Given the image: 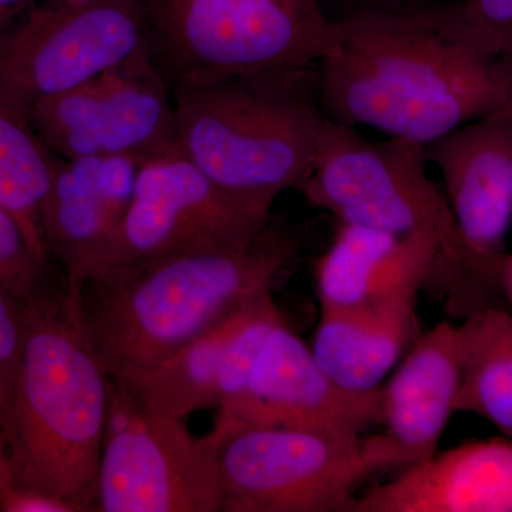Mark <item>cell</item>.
<instances>
[{"label": "cell", "instance_id": "6da1fadb", "mask_svg": "<svg viewBox=\"0 0 512 512\" xmlns=\"http://www.w3.org/2000/svg\"><path fill=\"white\" fill-rule=\"evenodd\" d=\"M318 73L326 119L423 146L512 96V67L468 45L446 6H372L333 20Z\"/></svg>", "mask_w": 512, "mask_h": 512}, {"label": "cell", "instance_id": "7a4b0ae2", "mask_svg": "<svg viewBox=\"0 0 512 512\" xmlns=\"http://www.w3.org/2000/svg\"><path fill=\"white\" fill-rule=\"evenodd\" d=\"M296 248L295 235L271 221L234 247L97 269L80 284L79 302L107 373L150 369L272 291Z\"/></svg>", "mask_w": 512, "mask_h": 512}, {"label": "cell", "instance_id": "3957f363", "mask_svg": "<svg viewBox=\"0 0 512 512\" xmlns=\"http://www.w3.org/2000/svg\"><path fill=\"white\" fill-rule=\"evenodd\" d=\"M110 375L87 333L79 286L63 272L25 301V339L2 421L15 488L89 512L109 410Z\"/></svg>", "mask_w": 512, "mask_h": 512}, {"label": "cell", "instance_id": "277c9868", "mask_svg": "<svg viewBox=\"0 0 512 512\" xmlns=\"http://www.w3.org/2000/svg\"><path fill=\"white\" fill-rule=\"evenodd\" d=\"M178 147L214 183L274 205L309 173L326 117L318 66L173 86Z\"/></svg>", "mask_w": 512, "mask_h": 512}, {"label": "cell", "instance_id": "5b68a950", "mask_svg": "<svg viewBox=\"0 0 512 512\" xmlns=\"http://www.w3.org/2000/svg\"><path fill=\"white\" fill-rule=\"evenodd\" d=\"M426 148L416 141H373L355 127L325 120L309 173L298 185L306 202L343 224L436 239L466 315L497 306L500 262L473 251L450 205L427 174ZM503 298V296H501Z\"/></svg>", "mask_w": 512, "mask_h": 512}, {"label": "cell", "instance_id": "8992f818", "mask_svg": "<svg viewBox=\"0 0 512 512\" xmlns=\"http://www.w3.org/2000/svg\"><path fill=\"white\" fill-rule=\"evenodd\" d=\"M171 87L318 66L333 20L319 0H143Z\"/></svg>", "mask_w": 512, "mask_h": 512}, {"label": "cell", "instance_id": "52a82bcc", "mask_svg": "<svg viewBox=\"0 0 512 512\" xmlns=\"http://www.w3.org/2000/svg\"><path fill=\"white\" fill-rule=\"evenodd\" d=\"M96 512H221L218 441L197 437L185 419L153 412L110 376Z\"/></svg>", "mask_w": 512, "mask_h": 512}, {"label": "cell", "instance_id": "ba28073f", "mask_svg": "<svg viewBox=\"0 0 512 512\" xmlns=\"http://www.w3.org/2000/svg\"><path fill=\"white\" fill-rule=\"evenodd\" d=\"M151 47L141 0H37L0 35V103L28 116Z\"/></svg>", "mask_w": 512, "mask_h": 512}, {"label": "cell", "instance_id": "9c48e42d", "mask_svg": "<svg viewBox=\"0 0 512 512\" xmlns=\"http://www.w3.org/2000/svg\"><path fill=\"white\" fill-rule=\"evenodd\" d=\"M271 210L224 190L180 147L171 148L140 161L130 205L90 274L104 266L234 247L264 231Z\"/></svg>", "mask_w": 512, "mask_h": 512}, {"label": "cell", "instance_id": "30bf717a", "mask_svg": "<svg viewBox=\"0 0 512 512\" xmlns=\"http://www.w3.org/2000/svg\"><path fill=\"white\" fill-rule=\"evenodd\" d=\"M221 512H352L372 476L362 439L248 427L217 434Z\"/></svg>", "mask_w": 512, "mask_h": 512}, {"label": "cell", "instance_id": "8fae6325", "mask_svg": "<svg viewBox=\"0 0 512 512\" xmlns=\"http://www.w3.org/2000/svg\"><path fill=\"white\" fill-rule=\"evenodd\" d=\"M28 119L64 160L158 156L178 146L173 87L153 47L69 92L40 101Z\"/></svg>", "mask_w": 512, "mask_h": 512}, {"label": "cell", "instance_id": "7c38bea8", "mask_svg": "<svg viewBox=\"0 0 512 512\" xmlns=\"http://www.w3.org/2000/svg\"><path fill=\"white\" fill-rule=\"evenodd\" d=\"M217 410L211 430L217 434L278 427L360 439L382 419L380 387L355 392L340 386L286 322L272 330L241 389Z\"/></svg>", "mask_w": 512, "mask_h": 512}, {"label": "cell", "instance_id": "4fadbf2b", "mask_svg": "<svg viewBox=\"0 0 512 512\" xmlns=\"http://www.w3.org/2000/svg\"><path fill=\"white\" fill-rule=\"evenodd\" d=\"M461 382L457 325L439 323L420 335L386 386L380 387L382 430L362 439L372 474L403 471L439 451Z\"/></svg>", "mask_w": 512, "mask_h": 512}, {"label": "cell", "instance_id": "5bb4252c", "mask_svg": "<svg viewBox=\"0 0 512 512\" xmlns=\"http://www.w3.org/2000/svg\"><path fill=\"white\" fill-rule=\"evenodd\" d=\"M282 322L272 291L265 292L158 365L116 379L147 409L185 419L237 393Z\"/></svg>", "mask_w": 512, "mask_h": 512}, {"label": "cell", "instance_id": "9a60e30c", "mask_svg": "<svg viewBox=\"0 0 512 512\" xmlns=\"http://www.w3.org/2000/svg\"><path fill=\"white\" fill-rule=\"evenodd\" d=\"M424 148L468 245L498 264L512 225V96Z\"/></svg>", "mask_w": 512, "mask_h": 512}, {"label": "cell", "instance_id": "2e32d148", "mask_svg": "<svg viewBox=\"0 0 512 512\" xmlns=\"http://www.w3.org/2000/svg\"><path fill=\"white\" fill-rule=\"evenodd\" d=\"M136 157H57L42 208L50 261L80 286L126 214L138 173Z\"/></svg>", "mask_w": 512, "mask_h": 512}, {"label": "cell", "instance_id": "e0dca14e", "mask_svg": "<svg viewBox=\"0 0 512 512\" xmlns=\"http://www.w3.org/2000/svg\"><path fill=\"white\" fill-rule=\"evenodd\" d=\"M352 512H512V439L437 451L357 495Z\"/></svg>", "mask_w": 512, "mask_h": 512}, {"label": "cell", "instance_id": "ac0fdd59", "mask_svg": "<svg viewBox=\"0 0 512 512\" xmlns=\"http://www.w3.org/2000/svg\"><path fill=\"white\" fill-rule=\"evenodd\" d=\"M433 274L447 288L453 286L439 244L430 235L399 237L343 222L315 268L320 308H348L419 293Z\"/></svg>", "mask_w": 512, "mask_h": 512}, {"label": "cell", "instance_id": "d6986e66", "mask_svg": "<svg viewBox=\"0 0 512 512\" xmlns=\"http://www.w3.org/2000/svg\"><path fill=\"white\" fill-rule=\"evenodd\" d=\"M417 293L348 308H320L312 352L326 373L355 392L379 389L419 338Z\"/></svg>", "mask_w": 512, "mask_h": 512}, {"label": "cell", "instance_id": "ffe728a7", "mask_svg": "<svg viewBox=\"0 0 512 512\" xmlns=\"http://www.w3.org/2000/svg\"><path fill=\"white\" fill-rule=\"evenodd\" d=\"M457 328L461 382L456 412L477 414L512 439V312L488 306Z\"/></svg>", "mask_w": 512, "mask_h": 512}, {"label": "cell", "instance_id": "44dd1931", "mask_svg": "<svg viewBox=\"0 0 512 512\" xmlns=\"http://www.w3.org/2000/svg\"><path fill=\"white\" fill-rule=\"evenodd\" d=\"M56 161L28 116L0 103V207L15 218L45 264L53 262L43 238L42 208Z\"/></svg>", "mask_w": 512, "mask_h": 512}, {"label": "cell", "instance_id": "7402d4cb", "mask_svg": "<svg viewBox=\"0 0 512 512\" xmlns=\"http://www.w3.org/2000/svg\"><path fill=\"white\" fill-rule=\"evenodd\" d=\"M446 9L468 45L512 67V0H457Z\"/></svg>", "mask_w": 512, "mask_h": 512}, {"label": "cell", "instance_id": "603a6c76", "mask_svg": "<svg viewBox=\"0 0 512 512\" xmlns=\"http://www.w3.org/2000/svg\"><path fill=\"white\" fill-rule=\"evenodd\" d=\"M59 274L55 264L37 258L18 222L0 207V285L26 301L49 288Z\"/></svg>", "mask_w": 512, "mask_h": 512}, {"label": "cell", "instance_id": "cb8c5ba5", "mask_svg": "<svg viewBox=\"0 0 512 512\" xmlns=\"http://www.w3.org/2000/svg\"><path fill=\"white\" fill-rule=\"evenodd\" d=\"M25 339V299L0 285V407L8 396Z\"/></svg>", "mask_w": 512, "mask_h": 512}, {"label": "cell", "instance_id": "d4e9b609", "mask_svg": "<svg viewBox=\"0 0 512 512\" xmlns=\"http://www.w3.org/2000/svg\"><path fill=\"white\" fill-rule=\"evenodd\" d=\"M2 512H84L79 504L42 491L15 488L0 504Z\"/></svg>", "mask_w": 512, "mask_h": 512}, {"label": "cell", "instance_id": "484cf974", "mask_svg": "<svg viewBox=\"0 0 512 512\" xmlns=\"http://www.w3.org/2000/svg\"><path fill=\"white\" fill-rule=\"evenodd\" d=\"M36 2L37 0H0V35Z\"/></svg>", "mask_w": 512, "mask_h": 512}, {"label": "cell", "instance_id": "4316f807", "mask_svg": "<svg viewBox=\"0 0 512 512\" xmlns=\"http://www.w3.org/2000/svg\"><path fill=\"white\" fill-rule=\"evenodd\" d=\"M15 490L12 473H10L8 451H6L5 434H3L2 410H0V504Z\"/></svg>", "mask_w": 512, "mask_h": 512}, {"label": "cell", "instance_id": "83f0119b", "mask_svg": "<svg viewBox=\"0 0 512 512\" xmlns=\"http://www.w3.org/2000/svg\"><path fill=\"white\" fill-rule=\"evenodd\" d=\"M498 279H500L501 296L508 305V311L512 312V252H505L500 259V269H498Z\"/></svg>", "mask_w": 512, "mask_h": 512}, {"label": "cell", "instance_id": "f1b7e54d", "mask_svg": "<svg viewBox=\"0 0 512 512\" xmlns=\"http://www.w3.org/2000/svg\"><path fill=\"white\" fill-rule=\"evenodd\" d=\"M346 2L355 3V5H357V9L387 5V0H346Z\"/></svg>", "mask_w": 512, "mask_h": 512}, {"label": "cell", "instance_id": "f546056e", "mask_svg": "<svg viewBox=\"0 0 512 512\" xmlns=\"http://www.w3.org/2000/svg\"><path fill=\"white\" fill-rule=\"evenodd\" d=\"M141 2H143V0H141Z\"/></svg>", "mask_w": 512, "mask_h": 512}]
</instances>
